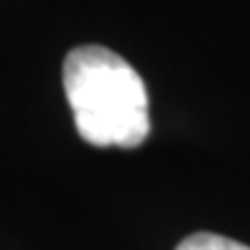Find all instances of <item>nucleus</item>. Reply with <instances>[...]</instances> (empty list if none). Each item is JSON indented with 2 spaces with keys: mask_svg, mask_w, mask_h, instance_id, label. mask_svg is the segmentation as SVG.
<instances>
[{
  "mask_svg": "<svg viewBox=\"0 0 250 250\" xmlns=\"http://www.w3.org/2000/svg\"><path fill=\"white\" fill-rule=\"evenodd\" d=\"M62 84L77 133L97 148H138L151 133L148 92L130 62L87 43L66 54Z\"/></svg>",
  "mask_w": 250,
  "mask_h": 250,
  "instance_id": "nucleus-1",
  "label": "nucleus"
},
{
  "mask_svg": "<svg viewBox=\"0 0 250 250\" xmlns=\"http://www.w3.org/2000/svg\"><path fill=\"white\" fill-rule=\"evenodd\" d=\"M176 250H250L248 245L232 240V237H225V235H214V232H194L184 237Z\"/></svg>",
  "mask_w": 250,
  "mask_h": 250,
  "instance_id": "nucleus-2",
  "label": "nucleus"
}]
</instances>
